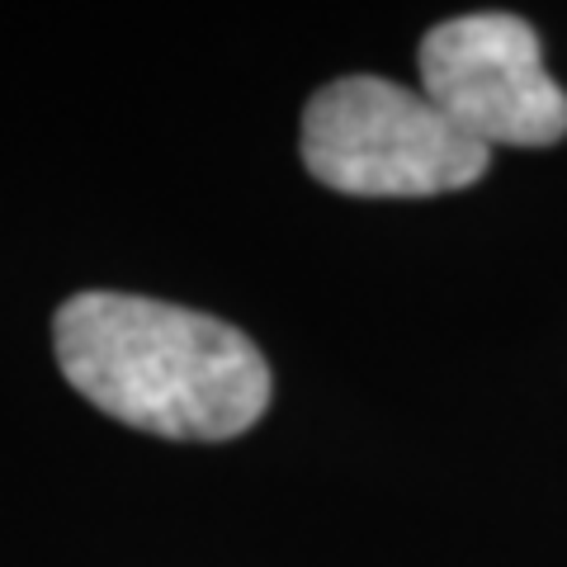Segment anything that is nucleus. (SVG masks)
<instances>
[{
	"mask_svg": "<svg viewBox=\"0 0 567 567\" xmlns=\"http://www.w3.org/2000/svg\"><path fill=\"white\" fill-rule=\"evenodd\" d=\"M76 393L162 440H233L270 406V369L251 336L208 312L137 293H76L52 322Z\"/></svg>",
	"mask_w": 567,
	"mask_h": 567,
	"instance_id": "f257e3e1",
	"label": "nucleus"
},
{
	"mask_svg": "<svg viewBox=\"0 0 567 567\" xmlns=\"http://www.w3.org/2000/svg\"><path fill=\"white\" fill-rule=\"evenodd\" d=\"M421 95L483 147H548L567 95L544 71L539 33L516 14H458L421 39Z\"/></svg>",
	"mask_w": 567,
	"mask_h": 567,
	"instance_id": "7ed1b4c3",
	"label": "nucleus"
},
{
	"mask_svg": "<svg viewBox=\"0 0 567 567\" xmlns=\"http://www.w3.org/2000/svg\"><path fill=\"white\" fill-rule=\"evenodd\" d=\"M303 162L322 185L360 199H425L483 181L492 152L421 91L383 76H346L312 95Z\"/></svg>",
	"mask_w": 567,
	"mask_h": 567,
	"instance_id": "f03ea898",
	"label": "nucleus"
}]
</instances>
